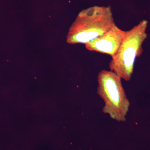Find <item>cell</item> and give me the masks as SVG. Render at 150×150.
<instances>
[{
  "label": "cell",
  "instance_id": "1",
  "mask_svg": "<svg viewBox=\"0 0 150 150\" xmlns=\"http://www.w3.org/2000/svg\"><path fill=\"white\" fill-rule=\"evenodd\" d=\"M115 24L110 7L94 6L82 11L70 28L67 41L86 44Z\"/></svg>",
  "mask_w": 150,
  "mask_h": 150
},
{
  "label": "cell",
  "instance_id": "2",
  "mask_svg": "<svg viewBox=\"0 0 150 150\" xmlns=\"http://www.w3.org/2000/svg\"><path fill=\"white\" fill-rule=\"evenodd\" d=\"M147 21L143 20L126 31L117 53L109 63L110 71L124 80L131 79L135 59L142 54V44L147 36Z\"/></svg>",
  "mask_w": 150,
  "mask_h": 150
},
{
  "label": "cell",
  "instance_id": "3",
  "mask_svg": "<svg viewBox=\"0 0 150 150\" xmlns=\"http://www.w3.org/2000/svg\"><path fill=\"white\" fill-rule=\"evenodd\" d=\"M97 92L105 103L103 112L118 122L126 121L130 102L121 83V79L112 71L103 70L98 76Z\"/></svg>",
  "mask_w": 150,
  "mask_h": 150
},
{
  "label": "cell",
  "instance_id": "4",
  "mask_svg": "<svg viewBox=\"0 0 150 150\" xmlns=\"http://www.w3.org/2000/svg\"><path fill=\"white\" fill-rule=\"evenodd\" d=\"M125 34L126 31L115 24L104 34L86 44V48L89 51L108 54L112 58L117 53Z\"/></svg>",
  "mask_w": 150,
  "mask_h": 150
}]
</instances>
